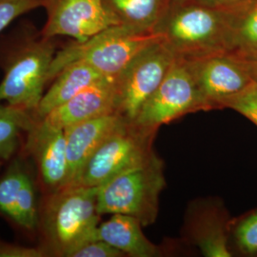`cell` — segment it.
<instances>
[{
	"label": "cell",
	"instance_id": "cell-1",
	"mask_svg": "<svg viewBox=\"0 0 257 257\" xmlns=\"http://www.w3.org/2000/svg\"><path fill=\"white\" fill-rule=\"evenodd\" d=\"M96 196L97 187L77 185L49 193L39 220L47 253L70 257L84 244L95 240L101 216Z\"/></svg>",
	"mask_w": 257,
	"mask_h": 257
},
{
	"label": "cell",
	"instance_id": "cell-2",
	"mask_svg": "<svg viewBox=\"0 0 257 257\" xmlns=\"http://www.w3.org/2000/svg\"><path fill=\"white\" fill-rule=\"evenodd\" d=\"M164 40L156 27L120 23L108 28L84 42H75L56 53L48 82L67 65L82 61L105 76L116 77L147 47Z\"/></svg>",
	"mask_w": 257,
	"mask_h": 257
},
{
	"label": "cell",
	"instance_id": "cell-3",
	"mask_svg": "<svg viewBox=\"0 0 257 257\" xmlns=\"http://www.w3.org/2000/svg\"><path fill=\"white\" fill-rule=\"evenodd\" d=\"M230 9L207 6L193 0L174 4L156 25L177 57L193 60L227 52Z\"/></svg>",
	"mask_w": 257,
	"mask_h": 257
},
{
	"label": "cell",
	"instance_id": "cell-4",
	"mask_svg": "<svg viewBox=\"0 0 257 257\" xmlns=\"http://www.w3.org/2000/svg\"><path fill=\"white\" fill-rule=\"evenodd\" d=\"M163 162L156 156L145 165L128 171L97 187L96 206L100 215L126 214L143 227L154 224L159 197L165 188Z\"/></svg>",
	"mask_w": 257,
	"mask_h": 257
},
{
	"label": "cell",
	"instance_id": "cell-5",
	"mask_svg": "<svg viewBox=\"0 0 257 257\" xmlns=\"http://www.w3.org/2000/svg\"><path fill=\"white\" fill-rule=\"evenodd\" d=\"M157 131L123 120L89 158L71 186L99 187L116 175L145 165L156 156L154 141Z\"/></svg>",
	"mask_w": 257,
	"mask_h": 257
},
{
	"label": "cell",
	"instance_id": "cell-6",
	"mask_svg": "<svg viewBox=\"0 0 257 257\" xmlns=\"http://www.w3.org/2000/svg\"><path fill=\"white\" fill-rule=\"evenodd\" d=\"M175 58V53L164 40L140 52L115 77V112L126 121L135 122Z\"/></svg>",
	"mask_w": 257,
	"mask_h": 257
},
{
	"label": "cell",
	"instance_id": "cell-7",
	"mask_svg": "<svg viewBox=\"0 0 257 257\" xmlns=\"http://www.w3.org/2000/svg\"><path fill=\"white\" fill-rule=\"evenodd\" d=\"M51 39L29 43L15 55L0 83V103L36 112L55 58Z\"/></svg>",
	"mask_w": 257,
	"mask_h": 257
},
{
	"label": "cell",
	"instance_id": "cell-8",
	"mask_svg": "<svg viewBox=\"0 0 257 257\" xmlns=\"http://www.w3.org/2000/svg\"><path fill=\"white\" fill-rule=\"evenodd\" d=\"M198 110H206L191 64L176 56L164 79L143 105L135 122L141 126L159 128Z\"/></svg>",
	"mask_w": 257,
	"mask_h": 257
},
{
	"label": "cell",
	"instance_id": "cell-9",
	"mask_svg": "<svg viewBox=\"0 0 257 257\" xmlns=\"http://www.w3.org/2000/svg\"><path fill=\"white\" fill-rule=\"evenodd\" d=\"M188 61L206 110L226 109L255 81L248 61L229 52Z\"/></svg>",
	"mask_w": 257,
	"mask_h": 257
},
{
	"label": "cell",
	"instance_id": "cell-10",
	"mask_svg": "<svg viewBox=\"0 0 257 257\" xmlns=\"http://www.w3.org/2000/svg\"><path fill=\"white\" fill-rule=\"evenodd\" d=\"M48 12L43 37L65 36L84 42L102 31L120 24L104 0H44Z\"/></svg>",
	"mask_w": 257,
	"mask_h": 257
},
{
	"label": "cell",
	"instance_id": "cell-11",
	"mask_svg": "<svg viewBox=\"0 0 257 257\" xmlns=\"http://www.w3.org/2000/svg\"><path fill=\"white\" fill-rule=\"evenodd\" d=\"M0 215L29 233L39 230L36 186L26 167L19 160L0 176Z\"/></svg>",
	"mask_w": 257,
	"mask_h": 257
},
{
	"label": "cell",
	"instance_id": "cell-12",
	"mask_svg": "<svg viewBox=\"0 0 257 257\" xmlns=\"http://www.w3.org/2000/svg\"><path fill=\"white\" fill-rule=\"evenodd\" d=\"M28 151L37 162L39 177L49 193L68 186V158L64 130L37 121L29 132Z\"/></svg>",
	"mask_w": 257,
	"mask_h": 257
},
{
	"label": "cell",
	"instance_id": "cell-13",
	"mask_svg": "<svg viewBox=\"0 0 257 257\" xmlns=\"http://www.w3.org/2000/svg\"><path fill=\"white\" fill-rule=\"evenodd\" d=\"M115 77L106 76L72 99L55 108L40 121L52 128L66 130L75 124L115 112Z\"/></svg>",
	"mask_w": 257,
	"mask_h": 257
},
{
	"label": "cell",
	"instance_id": "cell-14",
	"mask_svg": "<svg viewBox=\"0 0 257 257\" xmlns=\"http://www.w3.org/2000/svg\"><path fill=\"white\" fill-rule=\"evenodd\" d=\"M185 233L205 256H231L228 246L227 216L214 201L193 203L187 215Z\"/></svg>",
	"mask_w": 257,
	"mask_h": 257
},
{
	"label": "cell",
	"instance_id": "cell-15",
	"mask_svg": "<svg viewBox=\"0 0 257 257\" xmlns=\"http://www.w3.org/2000/svg\"><path fill=\"white\" fill-rule=\"evenodd\" d=\"M124 118L112 112L64 130L68 158V186L74 184L89 158Z\"/></svg>",
	"mask_w": 257,
	"mask_h": 257
},
{
	"label": "cell",
	"instance_id": "cell-16",
	"mask_svg": "<svg viewBox=\"0 0 257 257\" xmlns=\"http://www.w3.org/2000/svg\"><path fill=\"white\" fill-rule=\"evenodd\" d=\"M106 76L91 65L75 61L67 65L54 78V82L44 92L34 116L36 120L43 119L48 113L61 106L77 93L101 81Z\"/></svg>",
	"mask_w": 257,
	"mask_h": 257
},
{
	"label": "cell",
	"instance_id": "cell-17",
	"mask_svg": "<svg viewBox=\"0 0 257 257\" xmlns=\"http://www.w3.org/2000/svg\"><path fill=\"white\" fill-rule=\"evenodd\" d=\"M142 227L136 217L111 214L109 220L99 224L95 240H103L128 256H156L157 247L145 236Z\"/></svg>",
	"mask_w": 257,
	"mask_h": 257
},
{
	"label": "cell",
	"instance_id": "cell-18",
	"mask_svg": "<svg viewBox=\"0 0 257 257\" xmlns=\"http://www.w3.org/2000/svg\"><path fill=\"white\" fill-rule=\"evenodd\" d=\"M227 52L242 57L257 54V0L230 8Z\"/></svg>",
	"mask_w": 257,
	"mask_h": 257
},
{
	"label": "cell",
	"instance_id": "cell-19",
	"mask_svg": "<svg viewBox=\"0 0 257 257\" xmlns=\"http://www.w3.org/2000/svg\"><path fill=\"white\" fill-rule=\"evenodd\" d=\"M121 23L156 27L170 9L171 0H104Z\"/></svg>",
	"mask_w": 257,
	"mask_h": 257
},
{
	"label": "cell",
	"instance_id": "cell-20",
	"mask_svg": "<svg viewBox=\"0 0 257 257\" xmlns=\"http://www.w3.org/2000/svg\"><path fill=\"white\" fill-rule=\"evenodd\" d=\"M36 118L27 110L0 103V160H10L19 148L23 132L34 127Z\"/></svg>",
	"mask_w": 257,
	"mask_h": 257
},
{
	"label": "cell",
	"instance_id": "cell-21",
	"mask_svg": "<svg viewBox=\"0 0 257 257\" xmlns=\"http://www.w3.org/2000/svg\"><path fill=\"white\" fill-rule=\"evenodd\" d=\"M234 238L237 247L243 253H256L257 211L239 222L234 230Z\"/></svg>",
	"mask_w": 257,
	"mask_h": 257
},
{
	"label": "cell",
	"instance_id": "cell-22",
	"mask_svg": "<svg viewBox=\"0 0 257 257\" xmlns=\"http://www.w3.org/2000/svg\"><path fill=\"white\" fill-rule=\"evenodd\" d=\"M44 7V0H0V33L19 16Z\"/></svg>",
	"mask_w": 257,
	"mask_h": 257
},
{
	"label": "cell",
	"instance_id": "cell-23",
	"mask_svg": "<svg viewBox=\"0 0 257 257\" xmlns=\"http://www.w3.org/2000/svg\"><path fill=\"white\" fill-rule=\"evenodd\" d=\"M227 108L241 113L257 126V80L245 92L232 99Z\"/></svg>",
	"mask_w": 257,
	"mask_h": 257
},
{
	"label": "cell",
	"instance_id": "cell-24",
	"mask_svg": "<svg viewBox=\"0 0 257 257\" xmlns=\"http://www.w3.org/2000/svg\"><path fill=\"white\" fill-rule=\"evenodd\" d=\"M125 254L103 240H92L74 250L70 257H122Z\"/></svg>",
	"mask_w": 257,
	"mask_h": 257
},
{
	"label": "cell",
	"instance_id": "cell-25",
	"mask_svg": "<svg viewBox=\"0 0 257 257\" xmlns=\"http://www.w3.org/2000/svg\"><path fill=\"white\" fill-rule=\"evenodd\" d=\"M48 256L45 248L26 247L10 243L0 238V257H44Z\"/></svg>",
	"mask_w": 257,
	"mask_h": 257
},
{
	"label": "cell",
	"instance_id": "cell-26",
	"mask_svg": "<svg viewBox=\"0 0 257 257\" xmlns=\"http://www.w3.org/2000/svg\"><path fill=\"white\" fill-rule=\"evenodd\" d=\"M204 5L220 9H230L244 4L250 0H194Z\"/></svg>",
	"mask_w": 257,
	"mask_h": 257
},
{
	"label": "cell",
	"instance_id": "cell-27",
	"mask_svg": "<svg viewBox=\"0 0 257 257\" xmlns=\"http://www.w3.org/2000/svg\"><path fill=\"white\" fill-rule=\"evenodd\" d=\"M244 58L249 63L253 76H254L255 80H257V54L250 55V56H248V57H244Z\"/></svg>",
	"mask_w": 257,
	"mask_h": 257
},
{
	"label": "cell",
	"instance_id": "cell-28",
	"mask_svg": "<svg viewBox=\"0 0 257 257\" xmlns=\"http://www.w3.org/2000/svg\"><path fill=\"white\" fill-rule=\"evenodd\" d=\"M191 0H171V2H174V4H178V3H184V2H189ZM193 1V0H192Z\"/></svg>",
	"mask_w": 257,
	"mask_h": 257
},
{
	"label": "cell",
	"instance_id": "cell-29",
	"mask_svg": "<svg viewBox=\"0 0 257 257\" xmlns=\"http://www.w3.org/2000/svg\"><path fill=\"white\" fill-rule=\"evenodd\" d=\"M2 164H3V161L0 160V169H1V167H2Z\"/></svg>",
	"mask_w": 257,
	"mask_h": 257
}]
</instances>
